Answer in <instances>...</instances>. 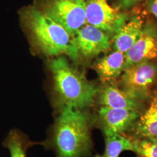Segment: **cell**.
I'll use <instances>...</instances> for the list:
<instances>
[{
	"mask_svg": "<svg viewBox=\"0 0 157 157\" xmlns=\"http://www.w3.org/2000/svg\"><path fill=\"white\" fill-rule=\"evenodd\" d=\"M92 115L86 110L65 106L56 111L54 123L41 145L56 157H90L93 150Z\"/></svg>",
	"mask_w": 157,
	"mask_h": 157,
	"instance_id": "1",
	"label": "cell"
},
{
	"mask_svg": "<svg viewBox=\"0 0 157 157\" xmlns=\"http://www.w3.org/2000/svg\"><path fill=\"white\" fill-rule=\"evenodd\" d=\"M50 69L52 102L56 111L65 106L86 110L94 104L99 87L89 80L84 73L63 57L52 59Z\"/></svg>",
	"mask_w": 157,
	"mask_h": 157,
	"instance_id": "2",
	"label": "cell"
},
{
	"mask_svg": "<svg viewBox=\"0 0 157 157\" xmlns=\"http://www.w3.org/2000/svg\"><path fill=\"white\" fill-rule=\"evenodd\" d=\"M20 13L23 25L40 52L47 56L66 54L73 59L78 58L71 36L59 24L34 6L23 8Z\"/></svg>",
	"mask_w": 157,
	"mask_h": 157,
	"instance_id": "3",
	"label": "cell"
},
{
	"mask_svg": "<svg viewBox=\"0 0 157 157\" xmlns=\"http://www.w3.org/2000/svg\"><path fill=\"white\" fill-rule=\"evenodd\" d=\"M34 6L59 24L72 37L86 25L85 0H37Z\"/></svg>",
	"mask_w": 157,
	"mask_h": 157,
	"instance_id": "4",
	"label": "cell"
},
{
	"mask_svg": "<svg viewBox=\"0 0 157 157\" xmlns=\"http://www.w3.org/2000/svg\"><path fill=\"white\" fill-rule=\"evenodd\" d=\"M118 87L139 101L151 98L152 90L157 82V65L152 61L136 64L123 71Z\"/></svg>",
	"mask_w": 157,
	"mask_h": 157,
	"instance_id": "5",
	"label": "cell"
},
{
	"mask_svg": "<svg viewBox=\"0 0 157 157\" xmlns=\"http://www.w3.org/2000/svg\"><path fill=\"white\" fill-rule=\"evenodd\" d=\"M140 114L131 109L100 106L92 119L94 127L100 129L104 137L128 136Z\"/></svg>",
	"mask_w": 157,
	"mask_h": 157,
	"instance_id": "6",
	"label": "cell"
},
{
	"mask_svg": "<svg viewBox=\"0 0 157 157\" xmlns=\"http://www.w3.org/2000/svg\"><path fill=\"white\" fill-rule=\"evenodd\" d=\"M86 23L114 36L129 19L128 13L109 6L108 0H85Z\"/></svg>",
	"mask_w": 157,
	"mask_h": 157,
	"instance_id": "7",
	"label": "cell"
},
{
	"mask_svg": "<svg viewBox=\"0 0 157 157\" xmlns=\"http://www.w3.org/2000/svg\"><path fill=\"white\" fill-rule=\"evenodd\" d=\"M72 43L78 52L86 59L108 52L111 42L107 34L91 25H84L72 37Z\"/></svg>",
	"mask_w": 157,
	"mask_h": 157,
	"instance_id": "8",
	"label": "cell"
},
{
	"mask_svg": "<svg viewBox=\"0 0 157 157\" xmlns=\"http://www.w3.org/2000/svg\"><path fill=\"white\" fill-rule=\"evenodd\" d=\"M124 69L136 64L157 58V26L154 23L144 25L140 37L124 53Z\"/></svg>",
	"mask_w": 157,
	"mask_h": 157,
	"instance_id": "9",
	"label": "cell"
},
{
	"mask_svg": "<svg viewBox=\"0 0 157 157\" xmlns=\"http://www.w3.org/2000/svg\"><path fill=\"white\" fill-rule=\"evenodd\" d=\"M96 98L101 107L131 109L140 113L144 110L142 101L128 95L114 82L102 83Z\"/></svg>",
	"mask_w": 157,
	"mask_h": 157,
	"instance_id": "10",
	"label": "cell"
},
{
	"mask_svg": "<svg viewBox=\"0 0 157 157\" xmlns=\"http://www.w3.org/2000/svg\"><path fill=\"white\" fill-rule=\"evenodd\" d=\"M151 98L128 135L129 138L157 141V91Z\"/></svg>",
	"mask_w": 157,
	"mask_h": 157,
	"instance_id": "11",
	"label": "cell"
},
{
	"mask_svg": "<svg viewBox=\"0 0 157 157\" xmlns=\"http://www.w3.org/2000/svg\"><path fill=\"white\" fill-rule=\"evenodd\" d=\"M143 26V20L140 16L129 17L113 36L114 50L126 53L140 37Z\"/></svg>",
	"mask_w": 157,
	"mask_h": 157,
	"instance_id": "12",
	"label": "cell"
},
{
	"mask_svg": "<svg viewBox=\"0 0 157 157\" xmlns=\"http://www.w3.org/2000/svg\"><path fill=\"white\" fill-rule=\"evenodd\" d=\"M124 62V54L114 50L98 59L94 68L102 83L113 82L123 72Z\"/></svg>",
	"mask_w": 157,
	"mask_h": 157,
	"instance_id": "13",
	"label": "cell"
},
{
	"mask_svg": "<svg viewBox=\"0 0 157 157\" xmlns=\"http://www.w3.org/2000/svg\"><path fill=\"white\" fill-rule=\"evenodd\" d=\"M37 144L18 129L11 130L2 143L9 150L11 157H28L29 148Z\"/></svg>",
	"mask_w": 157,
	"mask_h": 157,
	"instance_id": "14",
	"label": "cell"
},
{
	"mask_svg": "<svg viewBox=\"0 0 157 157\" xmlns=\"http://www.w3.org/2000/svg\"><path fill=\"white\" fill-rule=\"evenodd\" d=\"M105 147L102 154H96L95 157H119L124 151H132V140L124 135H114L104 137Z\"/></svg>",
	"mask_w": 157,
	"mask_h": 157,
	"instance_id": "15",
	"label": "cell"
},
{
	"mask_svg": "<svg viewBox=\"0 0 157 157\" xmlns=\"http://www.w3.org/2000/svg\"><path fill=\"white\" fill-rule=\"evenodd\" d=\"M130 139L132 143V151L136 153L137 157H157V141Z\"/></svg>",
	"mask_w": 157,
	"mask_h": 157,
	"instance_id": "16",
	"label": "cell"
},
{
	"mask_svg": "<svg viewBox=\"0 0 157 157\" xmlns=\"http://www.w3.org/2000/svg\"><path fill=\"white\" fill-rule=\"evenodd\" d=\"M143 0H115V8L124 12L132 9Z\"/></svg>",
	"mask_w": 157,
	"mask_h": 157,
	"instance_id": "17",
	"label": "cell"
},
{
	"mask_svg": "<svg viewBox=\"0 0 157 157\" xmlns=\"http://www.w3.org/2000/svg\"><path fill=\"white\" fill-rule=\"evenodd\" d=\"M147 8L148 11L157 19V0H148Z\"/></svg>",
	"mask_w": 157,
	"mask_h": 157,
	"instance_id": "18",
	"label": "cell"
}]
</instances>
